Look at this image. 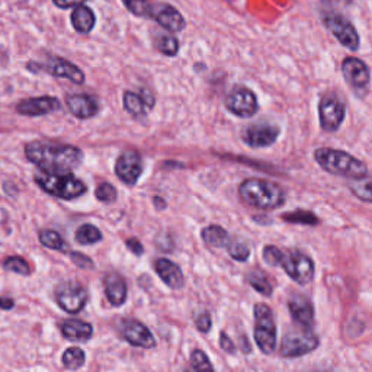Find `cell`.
Listing matches in <instances>:
<instances>
[{
	"mask_svg": "<svg viewBox=\"0 0 372 372\" xmlns=\"http://www.w3.org/2000/svg\"><path fill=\"white\" fill-rule=\"evenodd\" d=\"M27 159L48 172H71L80 166L83 152L79 147L57 141L35 140L25 145Z\"/></svg>",
	"mask_w": 372,
	"mask_h": 372,
	"instance_id": "6da1fadb",
	"label": "cell"
},
{
	"mask_svg": "<svg viewBox=\"0 0 372 372\" xmlns=\"http://www.w3.org/2000/svg\"><path fill=\"white\" fill-rule=\"evenodd\" d=\"M238 195L248 206L259 210H275L285 202V191L278 183L255 178L240 183Z\"/></svg>",
	"mask_w": 372,
	"mask_h": 372,
	"instance_id": "7a4b0ae2",
	"label": "cell"
},
{
	"mask_svg": "<svg viewBox=\"0 0 372 372\" xmlns=\"http://www.w3.org/2000/svg\"><path fill=\"white\" fill-rule=\"evenodd\" d=\"M314 159L327 173L343 176L349 179H361L368 175V167L359 159L352 155L334 150V148H317L314 152Z\"/></svg>",
	"mask_w": 372,
	"mask_h": 372,
	"instance_id": "3957f363",
	"label": "cell"
},
{
	"mask_svg": "<svg viewBox=\"0 0 372 372\" xmlns=\"http://www.w3.org/2000/svg\"><path fill=\"white\" fill-rule=\"evenodd\" d=\"M34 180L45 194L66 201L76 199L87 191L86 183L71 172H48L40 169L34 175Z\"/></svg>",
	"mask_w": 372,
	"mask_h": 372,
	"instance_id": "277c9868",
	"label": "cell"
},
{
	"mask_svg": "<svg viewBox=\"0 0 372 372\" xmlns=\"http://www.w3.org/2000/svg\"><path fill=\"white\" fill-rule=\"evenodd\" d=\"M255 341L266 355L275 350L276 346V326L273 314L266 304L255 306Z\"/></svg>",
	"mask_w": 372,
	"mask_h": 372,
	"instance_id": "5b68a950",
	"label": "cell"
},
{
	"mask_svg": "<svg viewBox=\"0 0 372 372\" xmlns=\"http://www.w3.org/2000/svg\"><path fill=\"white\" fill-rule=\"evenodd\" d=\"M279 266L300 285H307L314 278V262L310 256L300 250H288L285 253L282 252Z\"/></svg>",
	"mask_w": 372,
	"mask_h": 372,
	"instance_id": "8992f818",
	"label": "cell"
},
{
	"mask_svg": "<svg viewBox=\"0 0 372 372\" xmlns=\"http://www.w3.org/2000/svg\"><path fill=\"white\" fill-rule=\"evenodd\" d=\"M326 28L331 32V35L336 38L343 47L348 50L357 51L359 48V35L357 28L352 25V22L342 13L338 12H327L322 16Z\"/></svg>",
	"mask_w": 372,
	"mask_h": 372,
	"instance_id": "52a82bcc",
	"label": "cell"
},
{
	"mask_svg": "<svg viewBox=\"0 0 372 372\" xmlns=\"http://www.w3.org/2000/svg\"><path fill=\"white\" fill-rule=\"evenodd\" d=\"M319 338L310 329L289 330L281 343V355L285 358H299L319 348Z\"/></svg>",
	"mask_w": 372,
	"mask_h": 372,
	"instance_id": "ba28073f",
	"label": "cell"
},
{
	"mask_svg": "<svg viewBox=\"0 0 372 372\" xmlns=\"http://www.w3.org/2000/svg\"><path fill=\"white\" fill-rule=\"evenodd\" d=\"M320 125L327 133H334L341 128L345 115L346 106L336 93H326L319 103Z\"/></svg>",
	"mask_w": 372,
	"mask_h": 372,
	"instance_id": "9c48e42d",
	"label": "cell"
},
{
	"mask_svg": "<svg viewBox=\"0 0 372 372\" xmlns=\"http://www.w3.org/2000/svg\"><path fill=\"white\" fill-rule=\"evenodd\" d=\"M28 69H31V71H41L43 70V71L51 74V76H54V78L69 79L70 82L76 83V85H83L86 80L85 73L76 64L64 60L63 57H52L43 64L29 63Z\"/></svg>",
	"mask_w": 372,
	"mask_h": 372,
	"instance_id": "30bf717a",
	"label": "cell"
},
{
	"mask_svg": "<svg viewBox=\"0 0 372 372\" xmlns=\"http://www.w3.org/2000/svg\"><path fill=\"white\" fill-rule=\"evenodd\" d=\"M87 291L79 282L69 281L55 288V300L57 304L70 314L80 313L87 304Z\"/></svg>",
	"mask_w": 372,
	"mask_h": 372,
	"instance_id": "8fae6325",
	"label": "cell"
},
{
	"mask_svg": "<svg viewBox=\"0 0 372 372\" xmlns=\"http://www.w3.org/2000/svg\"><path fill=\"white\" fill-rule=\"evenodd\" d=\"M226 108L229 113L240 118H250L259 110V103L255 93L245 87H234L226 98Z\"/></svg>",
	"mask_w": 372,
	"mask_h": 372,
	"instance_id": "7c38bea8",
	"label": "cell"
},
{
	"mask_svg": "<svg viewBox=\"0 0 372 372\" xmlns=\"http://www.w3.org/2000/svg\"><path fill=\"white\" fill-rule=\"evenodd\" d=\"M342 73L346 83L353 92L361 93V95L368 92L371 85V71L362 60L346 57L342 63Z\"/></svg>",
	"mask_w": 372,
	"mask_h": 372,
	"instance_id": "4fadbf2b",
	"label": "cell"
},
{
	"mask_svg": "<svg viewBox=\"0 0 372 372\" xmlns=\"http://www.w3.org/2000/svg\"><path fill=\"white\" fill-rule=\"evenodd\" d=\"M117 176L127 185H136L143 173V159L136 150H125L115 163Z\"/></svg>",
	"mask_w": 372,
	"mask_h": 372,
	"instance_id": "5bb4252c",
	"label": "cell"
},
{
	"mask_svg": "<svg viewBox=\"0 0 372 372\" xmlns=\"http://www.w3.org/2000/svg\"><path fill=\"white\" fill-rule=\"evenodd\" d=\"M279 134H281V129H279L276 125L266 124V122H259V124H253L245 129L243 141L253 148L269 147L278 140Z\"/></svg>",
	"mask_w": 372,
	"mask_h": 372,
	"instance_id": "9a60e30c",
	"label": "cell"
},
{
	"mask_svg": "<svg viewBox=\"0 0 372 372\" xmlns=\"http://www.w3.org/2000/svg\"><path fill=\"white\" fill-rule=\"evenodd\" d=\"M148 17H153L160 27L169 32H180L186 27V21L182 13L176 8L167 3L152 5L150 16Z\"/></svg>",
	"mask_w": 372,
	"mask_h": 372,
	"instance_id": "2e32d148",
	"label": "cell"
},
{
	"mask_svg": "<svg viewBox=\"0 0 372 372\" xmlns=\"http://www.w3.org/2000/svg\"><path fill=\"white\" fill-rule=\"evenodd\" d=\"M121 333L122 338L133 346L143 349H152L156 346V341L152 331L137 320H124L121 326Z\"/></svg>",
	"mask_w": 372,
	"mask_h": 372,
	"instance_id": "e0dca14e",
	"label": "cell"
},
{
	"mask_svg": "<svg viewBox=\"0 0 372 372\" xmlns=\"http://www.w3.org/2000/svg\"><path fill=\"white\" fill-rule=\"evenodd\" d=\"M60 101L54 96L24 99L16 105V113L25 117H41L60 109Z\"/></svg>",
	"mask_w": 372,
	"mask_h": 372,
	"instance_id": "ac0fdd59",
	"label": "cell"
},
{
	"mask_svg": "<svg viewBox=\"0 0 372 372\" xmlns=\"http://www.w3.org/2000/svg\"><path fill=\"white\" fill-rule=\"evenodd\" d=\"M70 113L79 120H89L99 113V102L95 96L86 93H71L66 96Z\"/></svg>",
	"mask_w": 372,
	"mask_h": 372,
	"instance_id": "d6986e66",
	"label": "cell"
},
{
	"mask_svg": "<svg viewBox=\"0 0 372 372\" xmlns=\"http://www.w3.org/2000/svg\"><path fill=\"white\" fill-rule=\"evenodd\" d=\"M288 308L295 323L310 329L314 324V307L308 296L303 294H294L288 300Z\"/></svg>",
	"mask_w": 372,
	"mask_h": 372,
	"instance_id": "ffe728a7",
	"label": "cell"
},
{
	"mask_svg": "<svg viewBox=\"0 0 372 372\" xmlns=\"http://www.w3.org/2000/svg\"><path fill=\"white\" fill-rule=\"evenodd\" d=\"M103 285H105L108 301L114 307H121L127 301L128 288H127L125 279L120 273L109 272L103 278Z\"/></svg>",
	"mask_w": 372,
	"mask_h": 372,
	"instance_id": "44dd1931",
	"label": "cell"
},
{
	"mask_svg": "<svg viewBox=\"0 0 372 372\" xmlns=\"http://www.w3.org/2000/svg\"><path fill=\"white\" fill-rule=\"evenodd\" d=\"M155 269L160 276L162 281L172 289H180L185 284V278L180 268L173 264L169 259H157L155 264Z\"/></svg>",
	"mask_w": 372,
	"mask_h": 372,
	"instance_id": "7402d4cb",
	"label": "cell"
},
{
	"mask_svg": "<svg viewBox=\"0 0 372 372\" xmlns=\"http://www.w3.org/2000/svg\"><path fill=\"white\" fill-rule=\"evenodd\" d=\"M62 334L71 342H87L93 336V327L90 323L71 319L60 323Z\"/></svg>",
	"mask_w": 372,
	"mask_h": 372,
	"instance_id": "603a6c76",
	"label": "cell"
},
{
	"mask_svg": "<svg viewBox=\"0 0 372 372\" xmlns=\"http://www.w3.org/2000/svg\"><path fill=\"white\" fill-rule=\"evenodd\" d=\"M95 22H96L95 13L85 5L76 6V9L71 12L73 28L80 34H89L93 29V27H95Z\"/></svg>",
	"mask_w": 372,
	"mask_h": 372,
	"instance_id": "cb8c5ba5",
	"label": "cell"
},
{
	"mask_svg": "<svg viewBox=\"0 0 372 372\" xmlns=\"http://www.w3.org/2000/svg\"><path fill=\"white\" fill-rule=\"evenodd\" d=\"M124 101V108L128 114H131L136 118H143L147 115V113L150 109L145 105V102L143 101L140 93L131 92V90H127L122 96Z\"/></svg>",
	"mask_w": 372,
	"mask_h": 372,
	"instance_id": "d4e9b609",
	"label": "cell"
},
{
	"mask_svg": "<svg viewBox=\"0 0 372 372\" xmlns=\"http://www.w3.org/2000/svg\"><path fill=\"white\" fill-rule=\"evenodd\" d=\"M202 240L206 241V243L211 248H224L227 246V243L230 241V236L227 233V230L222 229L221 226H208L202 230L201 233Z\"/></svg>",
	"mask_w": 372,
	"mask_h": 372,
	"instance_id": "484cf974",
	"label": "cell"
},
{
	"mask_svg": "<svg viewBox=\"0 0 372 372\" xmlns=\"http://www.w3.org/2000/svg\"><path fill=\"white\" fill-rule=\"evenodd\" d=\"M248 282L259 292V294H262L265 296H271L272 295V285L269 282V279L268 276L265 275V272L262 271H250L248 273Z\"/></svg>",
	"mask_w": 372,
	"mask_h": 372,
	"instance_id": "4316f807",
	"label": "cell"
},
{
	"mask_svg": "<svg viewBox=\"0 0 372 372\" xmlns=\"http://www.w3.org/2000/svg\"><path fill=\"white\" fill-rule=\"evenodd\" d=\"M155 45L162 54L167 55V57H175L179 52V41L173 35L159 34L155 40Z\"/></svg>",
	"mask_w": 372,
	"mask_h": 372,
	"instance_id": "83f0119b",
	"label": "cell"
},
{
	"mask_svg": "<svg viewBox=\"0 0 372 372\" xmlns=\"http://www.w3.org/2000/svg\"><path fill=\"white\" fill-rule=\"evenodd\" d=\"M40 241H41L43 246L52 249V250H60V252L69 250V246L66 245L64 238L54 230H48V229L41 230L40 231Z\"/></svg>",
	"mask_w": 372,
	"mask_h": 372,
	"instance_id": "f1b7e54d",
	"label": "cell"
},
{
	"mask_svg": "<svg viewBox=\"0 0 372 372\" xmlns=\"http://www.w3.org/2000/svg\"><path fill=\"white\" fill-rule=\"evenodd\" d=\"M85 361H86L85 352L80 348H78V346H73V348L66 349V352L63 353V358H62L63 365L67 369H73V371L82 368Z\"/></svg>",
	"mask_w": 372,
	"mask_h": 372,
	"instance_id": "f546056e",
	"label": "cell"
},
{
	"mask_svg": "<svg viewBox=\"0 0 372 372\" xmlns=\"http://www.w3.org/2000/svg\"><path fill=\"white\" fill-rule=\"evenodd\" d=\"M102 240V233L98 227L93 224H83L78 231H76V241L79 245L89 246L93 243H98Z\"/></svg>",
	"mask_w": 372,
	"mask_h": 372,
	"instance_id": "4dcf8cb0",
	"label": "cell"
},
{
	"mask_svg": "<svg viewBox=\"0 0 372 372\" xmlns=\"http://www.w3.org/2000/svg\"><path fill=\"white\" fill-rule=\"evenodd\" d=\"M350 191L353 195L358 196L361 201L372 202V178H361L355 179V182L350 183Z\"/></svg>",
	"mask_w": 372,
	"mask_h": 372,
	"instance_id": "1f68e13d",
	"label": "cell"
},
{
	"mask_svg": "<svg viewBox=\"0 0 372 372\" xmlns=\"http://www.w3.org/2000/svg\"><path fill=\"white\" fill-rule=\"evenodd\" d=\"M282 220L288 221V222H294V224H304V226H317L319 224V218L315 217V214L311 211H304V210L287 213L282 215Z\"/></svg>",
	"mask_w": 372,
	"mask_h": 372,
	"instance_id": "d6a6232c",
	"label": "cell"
},
{
	"mask_svg": "<svg viewBox=\"0 0 372 372\" xmlns=\"http://www.w3.org/2000/svg\"><path fill=\"white\" fill-rule=\"evenodd\" d=\"M3 268L6 271H10V272H15L17 275H31V265L28 264V260H25L24 257L21 256H10V257H6L3 260Z\"/></svg>",
	"mask_w": 372,
	"mask_h": 372,
	"instance_id": "836d02e7",
	"label": "cell"
},
{
	"mask_svg": "<svg viewBox=\"0 0 372 372\" xmlns=\"http://www.w3.org/2000/svg\"><path fill=\"white\" fill-rule=\"evenodd\" d=\"M226 249H227L229 255L234 260H238V262H246L250 256V249L248 248V245L243 243V241L238 240V238H230Z\"/></svg>",
	"mask_w": 372,
	"mask_h": 372,
	"instance_id": "e575fe53",
	"label": "cell"
},
{
	"mask_svg": "<svg viewBox=\"0 0 372 372\" xmlns=\"http://www.w3.org/2000/svg\"><path fill=\"white\" fill-rule=\"evenodd\" d=\"M191 362H192L195 372H215L207 357V353L201 349H195L192 352Z\"/></svg>",
	"mask_w": 372,
	"mask_h": 372,
	"instance_id": "d590c367",
	"label": "cell"
},
{
	"mask_svg": "<svg viewBox=\"0 0 372 372\" xmlns=\"http://www.w3.org/2000/svg\"><path fill=\"white\" fill-rule=\"evenodd\" d=\"M125 8L136 16H150L152 3L148 0H122Z\"/></svg>",
	"mask_w": 372,
	"mask_h": 372,
	"instance_id": "8d00e7d4",
	"label": "cell"
},
{
	"mask_svg": "<svg viewBox=\"0 0 372 372\" xmlns=\"http://www.w3.org/2000/svg\"><path fill=\"white\" fill-rule=\"evenodd\" d=\"M95 195H96V198H98L101 202H105V203H113V202H115L117 198H118L117 189L114 188L113 185L108 183V182H103V183H101V185L98 186Z\"/></svg>",
	"mask_w": 372,
	"mask_h": 372,
	"instance_id": "74e56055",
	"label": "cell"
},
{
	"mask_svg": "<svg viewBox=\"0 0 372 372\" xmlns=\"http://www.w3.org/2000/svg\"><path fill=\"white\" fill-rule=\"evenodd\" d=\"M70 259H71V262L76 265L78 268L80 269H85V271H90L95 268V264H93V260L83 255V253H79V252H70Z\"/></svg>",
	"mask_w": 372,
	"mask_h": 372,
	"instance_id": "f35d334b",
	"label": "cell"
},
{
	"mask_svg": "<svg viewBox=\"0 0 372 372\" xmlns=\"http://www.w3.org/2000/svg\"><path fill=\"white\" fill-rule=\"evenodd\" d=\"M282 257V250H279L276 246H266L264 249V260L269 266H279Z\"/></svg>",
	"mask_w": 372,
	"mask_h": 372,
	"instance_id": "ab89813d",
	"label": "cell"
},
{
	"mask_svg": "<svg viewBox=\"0 0 372 372\" xmlns=\"http://www.w3.org/2000/svg\"><path fill=\"white\" fill-rule=\"evenodd\" d=\"M195 326L196 329L201 331V333H208L213 327V320H211V315L210 313L207 311H203L198 315V319L195 322Z\"/></svg>",
	"mask_w": 372,
	"mask_h": 372,
	"instance_id": "60d3db41",
	"label": "cell"
},
{
	"mask_svg": "<svg viewBox=\"0 0 372 372\" xmlns=\"http://www.w3.org/2000/svg\"><path fill=\"white\" fill-rule=\"evenodd\" d=\"M220 346L221 349L227 352V353H234L236 352V346L233 343V341L229 338V334L226 331H221L220 334Z\"/></svg>",
	"mask_w": 372,
	"mask_h": 372,
	"instance_id": "b9f144b4",
	"label": "cell"
},
{
	"mask_svg": "<svg viewBox=\"0 0 372 372\" xmlns=\"http://www.w3.org/2000/svg\"><path fill=\"white\" fill-rule=\"evenodd\" d=\"M125 245H127V248H128L129 250H131V252H133L134 255H137V256L143 255V252H144V248H143V245L140 243V240H137V238H134V237L127 238Z\"/></svg>",
	"mask_w": 372,
	"mask_h": 372,
	"instance_id": "7bdbcfd3",
	"label": "cell"
},
{
	"mask_svg": "<svg viewBox=\"0 0 372 372\" xmlns=\"http://www.w3.org/2000/svg\"><path fill=\"white\" fill-rule=\"evenodd\" d=\"M52 2L55 6H59L60 9H69V8L83 5L85 0H52Z\"/></svg>",
	"mask_w": 372,
	"mask_h": 372,
	"instance_id": "ee69618b",
	"label": "cell"
},
{
	"mask_svg": "<svg viewBox=\"0 0 372 372\" xmlns=\"http://www.w3.org/2000/svg\"><path fill=\"white\" fill-rule=\"evenodd\" d=\"M140 95H141L143 101L145 102V105L148 106V109H153V106L156 103V99H155L153 93L150 90H148V89H141L140 90Z\"/></svg>",
	"mask_w": 372,
	"mask_h": 372,
	"instance_id": "f6af8a7d",
	"label": "cell"
},
{
	"mask_svg": "<svg viewBox=\"0 0 372 372\" xmlns=\"http://www.w3.org/2000/svg\"><path fill=\"white\" fill-rule=\"evenodd\" d=\"M13 306H15V301L9 299V296H2V299H0V308L2 310H12Z\"/></svg>",
	"mask_w": 372,
	"mask_h": 372,
	"instance_id": "bcb514c9",
	"label": "cell"
},
{
	"mask_svg": "<svg viewBox=\"0 0 372 372\" xmlns=\"http://www.w3.org/2000/svg\"><path fill=\"white\" fill-rule=\"evenodd\" d=\"M153 201H155V206H156L157 210H164L166 208V202L160 196H155Z\"/></svg>",
	"mask_w": 372,
	"mask_h": 372,
	"instance_id": "7dc6e473",
	"label": "cell"
},
{
	"mask_svg": "<svg viewBox=\"0 0 372 372\" xmlns=\"http://www.w3.org/2000/svg\"><path fill=\"white\" fill-rule=\"evenodd\" d=\"M185 372H195V371H194V369H186Z\"/></svg>",
	"mask_w": 372,
	"mask_h": 372,
	"instance_id": "c3c4849f",
	"label": "cell"
}]
</instances>
